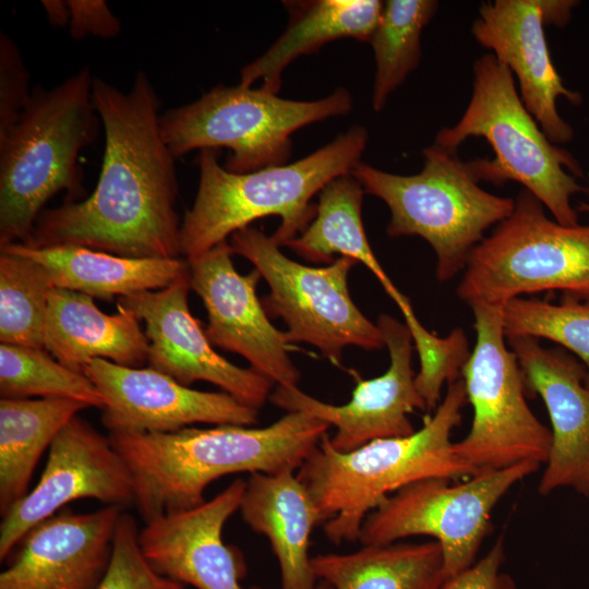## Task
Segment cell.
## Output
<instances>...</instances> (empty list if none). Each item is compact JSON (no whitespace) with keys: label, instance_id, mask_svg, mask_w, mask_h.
I'll return each mask as SVG.
<instances>
[{"label":"cell","instance_id":"1","mask_svg":"<svg viewBox=\"0 0 589 589\" xmlns=\"http://www.w3.org/2000/svg\"><path fill=\"white\" fill-rule=\"evenodd\" d=\"M92 96L105 132L95 190L83 201L41 212L23 244L79 245L131 259L179 257L175 156L161 136L153 83L140 71L123 92L94 77Z\"/></svg>","mask_w":589,"mask_h":589},{"label":"cell","instance_id":"2","mask_svg":"<svg viewBox=\"0 0 589 589\" xmlns=\"http://www.w3.org/2000/svg\"><path fill=\"white\" fill-rule=\"evenodd\" d=\"M329 428L293 411L264 428L218 424L108 437L131 471L133 504L147 524L202 505L206 488L223 476L298 470Z\"/></svg>","mask_w":589,"mask_h":589},{"label":"cell","instance_id":"3","mask_svg":"<svg viewBox=\"0 0 589 589\" xmlns=\"http://www.w3.org/2000/svg\"><path fill=\"white\" fill-rule=\"evenodd\" d=\"M468 402L461 378L447 384L432 417L412 434L374 440L351 452L335 450L328 434L297 471L335 544L359 541L365 517L389 495L414 482L470 478L478 471L453 450L450 435Z\"/></svg>","mask_w":589,"mask_h":589},{"label":"cell","instance_id":"4","mask_svg":"<svg viewBox=\"0 0 589 589\" xmlns=\"http://www.w3.org/2000/svg\"><path fill=\"white\" fill-rule=\"evenodd\" d=\"M366 143L365 128L352 125L302 159L247 173L223 167L216 149H201L197 192L180 226L181 255L196 257L266 216L280 217L272 237L283 247L314 219L312 197L361 163Z\"/></svg>","mask_w":589,"mask_h":589},{"label":"cell","instance_id":"5","mask_svg":"<svg viewBox=\"0 0 589 589\" xmlns=\"http://www.w3.org/2000/svg\"><path fill=\"white\" fill-rule=\"evenodd\" d=\"M94 76L82 68L52 88L35 86L15 124L0 137V247L25 243L58 192H82L79 154L98 135Z\"/></svg>","mask_w":589,"mask_h":589},{"label":"cell","instance_id":"6","mask_svg":"<svg viewBox=\"0 0 589 589\" xmlns=\"http://www.w3.org/2000/svg\"><path fill=\"white\" fill-rule=\"evenodd\" d=\"M470 136L484 137L495 154L494 159L472 160L480 181L519 182L550 209L556 223L579 225L570 196L587 189L564 169L582 177L578 161L545 136L525 107L513 73L491 52L473 64V91L464 115L454 127L443 128L434 144L456 152Z\"/></svg>","mask_w":589,"mask_h":589},{"label":"cell","instance_id":"7","mask_svg":"<svg viewBox=\"0 0 589 589\" xmlns=\"http://www.w3.org/2000/svg\"><path fill=\"white\" fill-rule=\"evenodd\" d=\"M422 170L412 176L389 173L359 163L351 171L364 193L389 208V237L419 236L436 255L435 275L447 281L465 269L484 232L514 211L515 199L483 190L472 160L434 143L423 151Z\"/></svg>","mask_w":589,"mask_h":589},{"label":"cell","instance_id":"8","mask_svg":"<svg viewBox=\"0 0 589 589\" xmlns=\"http://www.w3.org/2000/svg\"><path fill=\"white\" fill-rule=\"evenodd\" d=\"M352 98L337 88L316 100L285 99L262 88L217 85L197 100L160 115L161 136L175 156L227 147L226 169L236 173L286 165L291 134L314 122L347 115Z\"/></svg>","mask_w":589,"mask_h":589},{"label":"cell","instance_id":"9","mask_svg":"<svg viewBox=\"0 0 589 589\" xmlns=\"http://www.w3.org/2000/svg\"><path fill=\"white\" fill-rule=\"evenodd\" d=\"M552 290L589 299V225L552 221L524 189L513 213L470 253L457 296L469 306H503L522 294Z\"/></svg>","mask_w":589,"mask_h":589},{"label":"cell","instance_id":"10","mask_svg":"<svg viewBox=\"0 0 589 589\" xmlns=\"http://www.w3.org/2000/svg\"><path fill=\"white\" fill-rule=\"evenodd\" d=\"M229 244L268 284L269 294L261 302L267 315L286 323L288 344H310L335 364L348 346L385 347L377 325L350 297L348 275L356 260L340 256L325 267L306 266L283 254L272 236L250 226L233 232Z\"/></svg>","mask_w":589,"mask_h":589},{"label":"cell","instance_id":"11","mask_svg":"<svg viewBox=\"0 0 589 589\" xmlns=\"http://www.w3.org/2000/svg\"><path fill=\"white\" fill-rule=\"evenodd\" d=\"M470 308L477 337L460 378L473 419L468 434L453 443V450L478 472L524 461L546 464L552 433L527 404L522 372L505 344L503 306L476 303Z\"/></svg>","mask_w":589,"mask_h":589},{"label":"cell","instance_id":"12","mask_svg":"<svg viewBox=\"0 0 589 589\" xmlns=\"http://www.w3.org/2000/svg\"><path fill=\"white\" fill-rule=\"evenodd\" d=\"M539 466L524 461L480 471L454 485L443 478L409 484L365 517L359 541L362 545H383L412 536L432 537L441 546L448 579L474 564L493 508L514 484L534 473Z\"/></svg>","mask_w":589,"mask_h":589},{"label":"cell","instance_id":"13","mask_svg":"<svg viewBox=\"0 0 589 589\" xmlns=\"http://www.w3.org/2000/svg\"><path fill=\"white\" fill-rule=\"evenodd\" d=\"M37 484L14 504L0 525V561H4L37 525L81 498L106 506L133 503L131 471L108 436L75 416L49 447Z\"/></svg>","mask_w":589,"mask_h":589},{"label":"cell","instance_id":"14","mask_svg":"<svg viewBox=\"0 0 589 589\" xmlns=\"http://www.w3.org/2000/svg\"><path fill=\"white\" fill-rule=\"evenodd\" d=\"M376 325L389 352V366L377 377L359 380L347 404L321 401L298 386L276 385L268 399L287 412H303L335 426L329 443L337 452H351L374 440L408 436L416 431L409 414L414 409L426 410L414 382L408 327L387 314H381Z\"/></svg>","mask_w":589,"mask_h":589},{"label":"cell","instance_id":"15","mask_svg":"<svg viewBox=\"0 0 589 589\" xmlns=\"http://www.w3.org/2000/svg\"><path fill=\"white\" fill-rule=\"evenodd\" d=\"M575 5L569 0L485 1L471 26L474 39L516 75L525 107L555 145L574 137L572 127L557 112V97L576 105L581 95L563 85L551 60L544 26L566 24Z\"/></svg>","mask_w":589,"mask_h":589},{"label":"cell","instance_id":"16","mask_svg":"<svg viewBox=\"0 0 589 589\" xmlns=\"http://www.w3.org/2000/svg\"><path fill=\"white\" fill-rule=\"evenodd\" d=\"M84 374L103 396L101 422L109 433H169L194 423L257 422V409L225 392L192 389L152 368L94 359Z\"/></svg>","mask_w":589,"mask_h":589},{"label":"cell","instance_id":"17","mask_svg":"<svg viewBox=\"0 0 589 589\" xmlns=\"http://www.w3.org/2000/svg\"><path fill=\"white\" fill-rule=\"evenodd\" d=\"M232 254L226 240L187 260L190 287L207 311L206 336L213 346L242 356L275 385L297 386L301 373L289 357L285 332L271 323L256 294L262 277L256 269L239 274Z\"/></svg>","mask_w":589,"mask_h":589},{"label":"cell","instance_id":"18","mask_svg":"<svg viewBox=\"0 0 589 589\" xmlns=\"http://www.w3.org/2000/svg\"><path fill=\"white\" fill-rule=\"evenodd\" d=\"M189 274L159 290L118 298L145 324L148 368L190 386L205 381L240 402L259 409L269 399L275 385L253 369L229 362L214 350L205 329L189 308Z\"/></svg>","mask_w":589,"mask_h":589},{"label":"cell","instance_id":"19","mask_svg":"<svg viewBox=\"0 0 589 589\" xmlns=\"http://www.w3.org/2000/svg\"><path fill=\"white\" fill-rule=\"evenodd\" d=\"M527 392L538 394L551 421L552 444L539 493L572 488L589 496V387L586 369L561 349L529 336L506 338Z\"/></svg>","mask_w":589,"mask_h":589},{"label":"cell","instance_id":"20","mask_svg":"<svg viewBox=\"0 0 589 589\" xmlns=\"http://www.w3.org/2000/svg\"><path fill=\"white\" fill-rule=\"evenodd\" d=\"M244 488V480H235L197 507L145 524L139 540L152 567L195 589H244L243 560L223 540L224 526L239 510Z\"/></svg>","mask_w":589,"mask_h":589},{"label":"cell","instance_id":"21","mask_svg":"<svg viewBox=\"0 0 589 589\" xmlns=\"http://www.w3.org/2000/svg\"><path fill=\"white\" fill-rule=\"evenodd\" d=\"M123 508L89 513L63 508L34 527L0 574V589H97L113 549Z\"/></svg>","mask_w":589,"mask_h":589},{"label":"cell","instance_id":"22","mask_svg":"<svg viewBox=\"0 0 589 589\" xmlns=\"http://www.w3.org/2000/svg\"><path fill=\"white\" fill-rule=\"evenodd\" d=\"M148 339L139 317L117 303L115 314L97 308L93 297L51 288L44 347L65 368L84 374L94 359L141 368L148 361Z\"/></svg>","mask_w":589,"mask_h":589},{"label":"cell","instance_id":"23","mask_svg":"<svg viewBox=\"0 0 589 589\" xmlns=\"http://www.w3.org/2000/svg\"><path fill=\"white\" fill-rule=\"evenodd\" d=\"M239 510L253 531L269 540L279 564L280 589H315L318 580L309 545L313 529L323 521L294 470L250 473Z\"/></svg>","mask_w":589,"mask_h":589},{"label":"cell","instance_id":"24","mask_svg":"<svg viewBox=\"0 0 589 589\" xmlns=\"http://www.w3.org/2000/svg\"><path fill=\"white\" fill-rule=\"evenodd\" d=\"M0 251L15 253L39 264L52 288L107 301L159 290L189 274L187 260L179 257L131 259L70 244L31 248L10 243L1 245Z\"/></svg>","mask_w":589,"mask_h":589},{"label":"cell","instance_id":"25","mask_svg":"<svg viewBox=\"0 0 589 589\" xmlns=\"http://www.w3.org/2000/svg\"><path fill=\"white\" fill-rule=\"evenodd\" d=\"M383 3L378 0L285 1L289 23L279 38L260 57L241 69L240 85L277 94L284 70L303 55L325 44L354 38L369 41L375 31Z\"/></svg>","mask_w":589,"mask_h":589},{"label":"cell","instance_id":"26","mask_svg":"<svg viewBox=\"0 0 589 589\" xmlns=\"http://www.w3.org/2000/svg\"><path fill=\"white\" fill-rule=\"evenodd\" d=\"M363 194L352 173L335 178L318 193L314 219L284 245L313 263H332L334 254L362 263L397 304L405 324L412 323L417 316L409 299L396 288L369 244L361 218Z\"/></svg>","mask_w":589,"mask_h":589},{"label":"cell","instance_id":"27","mask_svg":"<svg viewBox=\"0 0 589 589\" xmlns=\"http://www.w3.org/2000/svg\"><path fill=\"white\" fill-rule=\"evenodd\" d=\"M89 408L67 398L0 399V514L28 493L36 465L60 431Z\"/></svg>","mask_w":589,"mask_h":589},{"label":"cell","instance_id":"28","mask_svg":"<svg viewBox=\"0 0 589 589\" xmlns=\"http://www.w3.org/2000/svg\"><path fill=\"white\" fill-rule=\"evenodd\" d=\"M317 580L333 589H440L446 580L436 541L363 545L347 554L311 557Z\"/></svg>","mask_w":589,"mask_h":589},{"label":"cell","instance_id":"29","mask_svg":"<svg viewBox=\"0 0 589 589\" xmlns=\"http://www.w3.org/2000/svg\"><path fill=\"white\" fill-rule=\"evenodd\" d=\"M437 1L387 0L369 43L375 59L372 107L384 108L389 95L419 65L420 38L424 26L435 15Z\"/></svg>","mask_w":589,"mask_h":589},{"label":"cell","instance_id":"30","mask_svg":"<svg viewBox=\"0 0 589 589\" xmlns=\"http://www.w3.org/2000/svg\"><path fill=\"white\" fill-rule=\"evenodd\" d=\"M52 286L31 259L0 251V341L45 349L48 297Z\"/></svg>","mask_w":589,"mask_h":589},{"label":"cell","instance_id":"31","mask_svg":"<svg viewBox=\"0 0 589 589\" xmlns=\"http://www.w3.org/2000/svg\"><path fill=\"white\" fill-rule=\"evenodd\" d=\"M1 398H67L104 408L95 384L83 373L58 362L45 349L0 345Z\"/></svg>","mask_w":589,"mask_h":589},{"label":"cell","instance_id":"32","mask_svg":"<svg viewBox=\"0 0 589 589\" xmlns=\"http://www.w3.org/2000/svg\"><path fill=\"white\" fill-rule=\"evenodd\" d=\"M503 330L505 338H544L569 349L585 363L589 387V303L566 296L558 303L515 298L503 305Z\"/></svg>","mask_w":589,"mask_h":589},{"label":"cell","instance_id":"33","mask_svg":"<svg viewBox=\"0 0 589 589\" xmlns=\"http://www.w3.org/2000/svg\"><path fill=\"white\" fill-rule=\"evenodd\" d=\"M420 359L416 386L425 401L426 410H435L441 401L444 384L460 378L471 356L468 338L462 328L453 329L446 337H438L422 324L409 329Z\"/></svg>","mask_w":589,"mask_h":589},{"label":"cell","instance_id":"34","mask_svg":"<svg viewBox=\"0 0 589 589\" xmlns=\"http://www.w3.org/2000/svg\"><path fill=\"white\" fill-rule=\"evenodd\" d=\"M134 518L122 510L113 538L108 569L97 589H184L182 584L157 573L144 556Z\"/></svg>","mask_w":589,"mask_h":589},{"label":"cell","instance_id":"35","mask_svg":"<svg viewBox=\"0 0 589 589\" xmlns=\"http://www.w3.org/2000/svg\"><path fill=\"white\" fill-rule=\"evenodd\" d=\"M29 73L16 44L0 33V137L15 124L28 104Z\"/></svg>","mask_w":589,"mask_h":589},{"label":"cell","instance_id":"36","mask_svg":"<svg viewBox=\"0 0 589 589\" xmlns=\"http://www.w3.org/2000/svg\"><path fill=\"white\" fill-rule=\"evenodd\" d=\"M504 552V540L501 537L482 558L446 579L440 589H516L512 577L501 569Z\"/></svg>","mask_w":589,"mask_h":589},{"label":"cell","instance_id":"37","mask_svg":"<svg viewBox=\"0 0 589 589\" xmlns=\"http://www.w3.org/2000/svg\"><path fill=\"white\" fill-rule=\"evenodd\" d=\"M70 8L69 31L73 39L89 35L113 38L121 29L119 19L104 0H68Z\"/></svg>","mask_w":589,"mask_h":589},{"label":"cell","instance_id":"38","mask_svg":"<svg viewBox=\"0 0 589 589\" xmlns=\"http://www.w3.org/2000/svg\"><path fill=\"white\" fill-rule=\"evenodd\" d=\"M41 4L45 9L48 22L52 26H69L71 13L68 0H43Z\"/></svg>","mask_w":589,"mask_h":589},{"label":"cell","instance_id":"39","mask_svg":"<svg viewBox=\"0 0 589 589\" xmlns=\"http://www.w3.org/2000/svg\"><path fill=\"white\" fill-rule=\"evenodd\" d=\"M315 589H333V587L323 580H318Z\"/></svg>","mask_w":589,"mask_h":589},{"label":"cell","instance_id":"40","mask_svg":"<svg viewBox=\"0 0 589 589\" xmlns=\"http://www.w3.org/2000/svg\"><path fill=\"white\" fill-rule=\"evenodd\" d=\"M578 211L589 213V204L580 203V205L578 206Z\"/></svg>","mask_w":589,"mask_h":589}]
</instances>
